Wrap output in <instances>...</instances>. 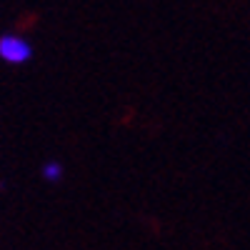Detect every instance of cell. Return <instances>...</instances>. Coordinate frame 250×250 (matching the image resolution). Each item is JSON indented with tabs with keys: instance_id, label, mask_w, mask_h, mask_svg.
Returning a JSON list of instances; mask_svg holds the SVG:
<instances>
[{
	"instance_id": "6da1fadb",
	"label": "cell",
	"mask_w": 250,
	"mask_h": 250,
	"mask_svg": "<svg viewBox=\"0 0 250 250\" xmlns=\"http://www.w3.org/2000/svg\"><path fill=\"white\" fill-rule=\"evenodd\" d=\"M33 58V45L23 35L18 33H5L0 35V60L8 65H25Z\"/></svg>"
},
{
	"instance_id": "7a4b0ae2",
	"label": "cell",
	"mask_w": 250,
	"mask_h": 250,
	"mask_svg": "<svg viewBox=\"0 0 250 250\" xmlns=\"http://www.w3.org/2000/svg\"><path fill=\"white\" fill-rule=\"evenodd\" d=\"M40 175H43L48 183H58L62 178V165L58 160H48L43 168H40Z\"/></svg>"
}]
</instances>
